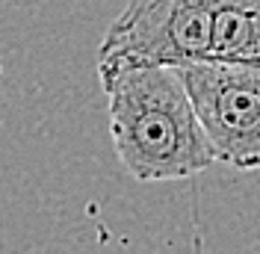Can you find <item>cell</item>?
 Returning <instances> with one entry per match:
<instances>
[{"mask_svg": "<svg viewBox=\"0 0 260 254\" xmlns=\"http://www.w3.org/2000/svg\"><path fill=\"white\" fill-rule=\"evenodd\" d=\"M113 148L139 183L183 180L216 157L172 65H124L101 77Z\"/></svg>", "mask_w": 260, "mask_h": 254, "instance_id": "cell-1", "label": "cell"}, {"mask_svg": "<svg viewBox=\"0 0 260 254\" xmlns=\"http://www.w3.org/2000/svg\"><path fill=\"white\" fill-rule=\"evenodd\" d=\"M210 56V0H127L98 48V77L124 65H186Z\"/></svg>", "mask_w": 260, "mask_h": 254, "instance_id": "cell-2", "label": "cell"}, {"mask_svg": "<svg viewBox=\"0 0 260 254\" xmlns=\"http://www.w3.org/2000/svg\"><path fill=\"white\" fill-rule=\"evenodd\" d=\"M216 163L240 172L260 169V65L204 62L175 65Z\"/></svg>", "mask_w": 260, "mask_h": 254, "instance_id": "cell-3", "label": "cell"}, {"mask_svg": "<svg viewBox=\"0 0 260 254\" xmlns=\"http://www.w3.org/2000/svg\"><path fill=\"white\" fill-rule=\"evenodd\" d=\"M260 65V0H210V56Z\"/></svg>", "mask_w": 260, "mask_h": 254, "instance_id": "cell-4", "label": "cell"}]
</instances>
